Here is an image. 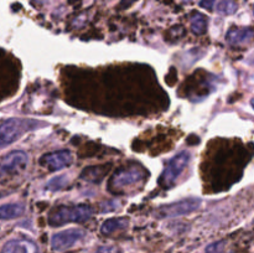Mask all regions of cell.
Listing matches in <instances>:
<instances>
[{"label": "cell", "mask_w": 254, "mask_h": 253, "mask_svg": "<svg viewBox=\"0 0 254 253\" xmlns=\"http://www.w3.org/2000/svg\"><path fill=\"white\" fill-rule=\"evenodd\" d=\"M47 126V123L36 119L9 118L0 123V149L19 140L24 134Z\"/></svg>", "instance_id": "cell-1"}, {"label": "cell", "mask_w": 254, "mask_h": 253, "mask_svg": "<svg viewBox=\"0 0 254 253\" xmlns=\"http://www.w3.org/2000/svg\"><path fill=\"white\" fill-rule=\"evenodd\" d=\"M92 215L93 210L88 205L59 206L50 213L49 223L52 227H57L71 222H86Z\"/></svg>", "instance_id": "cell-2"}, {"label": "cell", "mask_w": 254, "mask_h": 253, "mask_svg": "<svg viewBox=\"0 0 254 253\" xmlns=\"http://www.w3.org/2000/svg\"><path fill=\"white\" fill-rule=\"evenodd\" d=\"M145 178L146 171L141 166L133 165L121 168L114 173V175L109 180V190L114 193L123 192L128 188L138 185Z\"/></svg>", "instance_id": "cell-3"}, {"label": "cell", "mask_w": 254, "mask_h": 253, "mask_svg": "<svg viewBox=\"0 0 254 253\" xmlns=\"http://www.w3.org/2000/svg\"><path fill=\"white\" fill-rule=\"evenodd\" d=\"M190 153L186 150L180 151L175 156H173L168 161V164H166L165 169H164L163 174H161V178L159 179V184L163 188H171V186L175 185L179 176L184 173L186 166L190 163Z\"/></svg>", "instance_id": "cell-4"}, {"label": "cell", "mask_w": 254, "mask_h": 253, "mask_svg": "<svg viewBox=\"0 0 254 253\" xmlns=\"http://www.w3.org/2000/svg\"><path fill=\"white\" fill-rule=\"evenodd\" d=\"M201 200L197 197H189L178 202L165 205L158 210L159 217H176V216H183L192 213L200 207Z\"/></svg>", "instance_id": "cell-5"}, {"label": "cell", "mask_w": 254, "mask_h": 253, "mask_svg": "<svg viewBox=\"0 0 254 253\" xmlns=\"http://www.w3.org/2000/svg\"><path fill=\"white\" fill-rule=\"evenodd\" d=\"M29 163V156L22 150H14L0 159V176L12 175L24 170Z\"/></svg>", "instance_id": "cell-6"}, {"label": "cell", "mask_w": 254, "mask_h": 253, "mask_svg": "<svg viewBox=\"0 0 254 253\" xmlns=\"http://www.w3.org/2000/svg\"><path fill=\"white\" fill-rule=\"evenodd\" d=\"M84 236H86V233L79 228H69V230H64L52 236L51 246L55 251L64 252V251L73 247Z\"/></svg>", "instance_id": "cell-7"}, {"label": "cell", "mask_w": 254, "mask_h": 253, "mask_svg": "<svg viewBox=\"0 0 254 253\" xmlns=\"http://www.w3.org/2000/svg\"><path fill=\"white\" fill-rule=\"evenodd\" d=\"M73 161L71 151L64 149V150L52 151V153L45 154L41 159H40V164L49 169L50 171H59L61 169L68 168Z\"/></svg>", "instance_id": "cell-8"}, {"label": "cell", "mask_w": 254, "mask_h": 253, "mask_svg": "<svg viewBox=\"0 0 254 253\" xmlns=\"http://www.w3.org/2000/svg\"><path fill=\"white\" fill-rule=\"evenodd\" d=\"M226 40L233 46H242L254 40L253 27H232L226 34Z\"/></svg>", "instance_id": "cell-9"}, {"label": "cell", "mask_w": 254, "mask_h": 253, "mask_svg": "<svg viewBox=\"0 0 254 253\" xmlns=\"http://www.w3.org/2000/svg\"><path fill=\"white\" fill-rule=\"evenodd\" d=\"M1 253H39V248L32 241L16 238L5 243Z\"/></svg>", "instance_id": "cell-10"}, {"label": "cell", "mask_w": 254, "mask_h": 253, "mask_svg": "<svg viewBox=\"0 0 254 253\" xmlns=\"http://www.w3.org/2000/svg\"><path fill=\"white\" fill-rule=\"evenodd\" d=\"M111 166L103 165V166H87L83 169L81 173L82 180L87 181V183L99 184L104 179V176L108 174Z\"/></svg>", "instance_id": "cell-11"}, {"label": "cell", "mask_w": 254, "mask_h": 253, "mask_svg": "<svg viewBox=\"0 0 254 253\" xmlns=\"http://www.w3.org/2000/svg\"><path fill=\"white\" fill-rule=\"evenodd\" d=\"M25 212L22 203H6L0 206V220H12L20 217Z\"/></svg>", "instance_id": "cell-12"}, {"label": "cell", "mask_w": 254, "mask_h": 253, "mask_svg": "<svg viewBox=\"0 0 254 253\" xmlns=\"http://www.w3.org/2000/svg\"><path fill=\"white\" fill-rule=\"evenodd\" d=\"M128 220L127 218H109L106 222L102 225L101 232L103 235H112V233L117 232V231L124 230L128 227Z\"/></svg>", "instance_id": "cell-13"}, {"label": "cell", "mask_w": 254, "mask_h": 253, "mask_svg": "<svg viewBox=\"0 0 254 253\" xmlns=\"http://www.w3.org/2000/svg\"><path fill=\"white\" fill-rule=\"evenodd\" d=\"M191 30L193 34L202 35L207 30V20L200 12H195L191 17Z\"/></svg>", "instance_id": "cell-14"}, {"label": "cell", "mask_w": 254, "mask_h": 253, "mask_svg": "<svg viewBox=\"0 0 254 253\" xmlns=\"http://www.w3.org/2000/svg\"><path fill=\"white\" fill-rule=\"evenodd\" d=\"M238 6L233 0H222L217 4V11L222 15H232L237 11Z\"/></svg>", "instance_id": "cell-15"}, {"label": "cell", "mask_w": 254, "mask_h": 253, "mask_svg": "<svg viewBox=\"0 0 254 253\" xmlns=\"http://www.w3.org/2000/svg\"><path fill=\"white\" fill-rule=\"evenodd\" d=\"M67 184H68V179H67V175H61L57 176V178H54L49 184H47V189L51 191H59L61 189L66 188Z\"/></svg>", "instance_id": "cell-16"}, {"label": "cell", "mask_w": 254, "mask_h": 253, "mask_svg": "<svg viewBox=\"0 0 254 253\" xmlns=\"http://www.w3.org/2000/svg\"><path fill=\"white\" fill-rule=\"evenodd\" d=\"M225 248V242L223 241H218V242L211 243L210 246H207L205 253H221Z\"/></svg>", "instance_id": "cell-17"}, {"label": "cell", "mask_w": 254, "mask_h": 253, "mask_svg": "<svg viewBox=\"0 0 254 253\" xmlns=\"http://www.w3.org/2000/svg\"><path fill=\"white\" fill-rule=\"evenodd\" d=\"M96 253H121L116 246H101Z\"/></svg>", "instance_id": "cell-18"}, {"label": "cell", "mask_w": 254, "mask_h": 253, "mask_svg": "<svg viewBox=\"0 0 254 253\" xmlns=\"http://www.w3.org/2000/svg\"><path fill=\"white\" fill-rule=\"evenodd\" d=\"M215 2L216 0H201L200 6L203 7V9L211 10L213 7V5H215Z\"/></svg>", "instance_id": "cell-19"}, {"label": "cell", "mask_w": 254, "mask_h": 253, "mask_svg": "<svg viewBox=\"0 0 254 253\" xmlns=\"http://www.w3.org/2000/svg\"><path fill=\"white\" fill-rule=\"evenodd\" d=\"M136 0H121V4H119V9H127V7L131 6V5L135 2Z\"/></svg>", "instance_id": "cell-20"}, {"label": "cell", "mask_w": 254, "mask_h": 253, "mask_svg": "<svg viewBox=\"0 0 254 253\" xmlns=\"http://www.w3.org/2000/svg\"><path fill=\"white\" fill-rule=\"evenodd\" d=\"M79 0H68V2L69 4H74V2H78Z\"/></svg>", "instance_id": "cell-21"}, {"label": "cell", "mask_w": 254, "mask_h": 253, "mask_svg": "<svg viewBox=\"0 0 254 253\" xmlns=\"http://www.w3.org/2000/svg\"><path fill=\"white\" fill-rule=\"evenodd\" d=\"M251 104H252V107H253V109H254V98L252 99V101H251Z\"/></svg>", "instance_id": "cell-22"}, {"label": "cell", "mask_w": 254, "mask_h": 253, "mask_svg": "<svg viewBox=\"0 0 254 253\" xmlns=\"http://www.w3.org/2000/svg\"><path fill=\"white\" fill-rule=\"evenodd\" d=\"M253 12H254V4H253Z\"/></svg>", "instance_id": "cell-23"}]
</instances>
